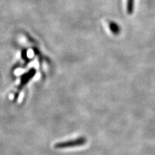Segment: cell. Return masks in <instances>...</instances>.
<instances>
[{
	"label": "cell",
	"mask_w": 155,
	"mask_h": 155,
	"mask_svg": "<svg viewBox=\"0 0 155 155\" xmlns=\"http://www.w3.org/2000/svg\"><path fill=\"white\" fill-rule=\"evenodd\" d=\"M87 143V139L85 137H80L76 139L69 140V141L57 143L54 145L56 149H66L82 146Z\"/></svg>",
	"instance_id": "cell-1"
},
{
	"label": "cell",
	"mask_w": 155,
	"mask_h": 155,
	"mask_svg": "<svg viewBox=\"0 0 155 155\" xmlns=\"http://www.w3.org/2000/svg\"><path fill=\"white\" fill-rule=\"evenodd\" d=\"M109 28L110 29L111 32H112L115 35H118V34L120 33V31H121L120 27L118 24L115 22L110 21L109 23Z\"/></svg>",
	"instance_id": "cell-2"
},
{
	"label": "cell",
	"mask_w": 155,
	"mask_h": 155,
	"mask_svg": "<svg viewBox=\"0 0 155 155\" xmlns=\"http://www.w3.org/2000/svg\"><path fill=\"white\" fill-rule=\"evenodd\" d=\"M134 5V0H127V11L128 14H130L133 12Z\"/></svg>",
	"instance_id": "cell-3"
}]
</instances>
